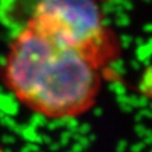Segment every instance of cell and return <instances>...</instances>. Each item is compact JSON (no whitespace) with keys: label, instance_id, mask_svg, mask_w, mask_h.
Masks as SVG:
<instances>
[{"label":"cell","instance_id":"cell-1","mask_svg":"<svg viewBox=\"0 0 152 152\" xmlns=\"http://www.w3.org/2000/svg\"><path fill=\"white\" fill-rule=\"evenodd\" d=\"M108 73L28 23L10 43L0 72L19 103L50 120L75 119L92 110Z\"/></svg>","mask_w":152,"mask_h":152},{"label":"cell","instance_id":"cell-2","mask_svg":"<svg viewBox=\"0 0 152 152\" xmlns=\"http://www.w3.org/2000/svg\"><path fill=\"white\" fill-rule=\"evenodd\" d=\"M26 23L102 71L110 72L122 56L120 36L105 23L97 0H39Z\"/></svg>","mask_w":152,"mask_h":152},{"label":"cell","instance_id":"cell-3","mask_svg":"<svg viewBox=\"0 0 152 152\" xmlns=\"http://www.w3.org/2000/svg\"><path fill=\"white\" fill-rule=\"evenodd\" d=\"M98 3H108V1H111V0H97Z\"/></svg>","mask_w":152,"mask_h":152},{"label":"cell","instance_id":"cell-4","mask_svg":"<svg viewBox=\"0 0 152 152\" xmlns=\"http://www.w3.org/2000/svg\"><path fill=\"white\" fill-rule=\"evenodd\" d=\"M0 152H1V150H0Z\"/></svg>","mask_w":152,"mask_h":152}]
</instances>
